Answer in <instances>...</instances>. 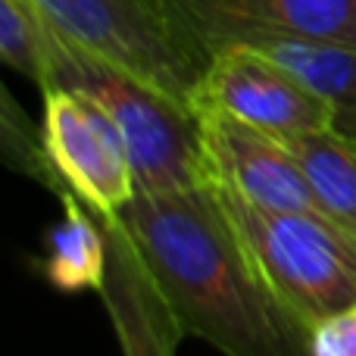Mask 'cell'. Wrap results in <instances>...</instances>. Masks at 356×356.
<instances>
[{
    "mask_svg": "<svg viewBox=\"0 0 356 356\" xmlns=\"http://www.w3.org/2000/svg\"><path fill=\"white\" fill-rule=\"evenodd\" d=\"M47 88L79 91L110 113L129 147L138 191L163 194L207 181L197 113L125 75L122 69L85 54L56 29L50 38V72L44 91Z\"/></svg>",
    "mask_w": 356,
    "mask_h": 356,
    "instance_id": "cell-2",
    "label": "cell"
},
{
    "mask_svg": "<svg viewBox=\"0 0 356 356\" xmlns=\"http://www.w3.org/2000/svg\"><path fill=\"white\" fill-rule=\"evenodd\" d=\"M238 44L284 69L297 85L325 104L332 131L356 141V47L288 31H257L241 38Z\"/></svg>",
    "mask_w": 356,
    "mask_h": 356,
    "instance_id": "cell-10",
    "label": "cell"
},
{
    "mask_svg": "<svg viewBox=\"0 0 356 356\" xmlns=\"http://www.w3.org/2000/svg\"><path fill=\"white\" fill-rule=\"evenodd\" d=\"M54 29L31 0H0V56L10 69L44 91Z\"/></svg>",
    "mask_w": 356,
    "mask_h": 356,
    "instance_id": "cell-13",
    "label": "cell"
},
{
    "mask_svg": "<svg viewBox=\"0 0 356 356\" xmlns=\"http://www.w3.org/2000/svg\"><path fill=\"white\" fill-rule=\"evenodd\" d=\"M209 56L257 31L322 38L356 47V0H156Z\"/></svg>",
    "mask_w": 356,
    "mask_h": 356,
    "instance_id": "cell-8",
    "label": "cell"
},
{
    "mask_svg": "<svg viewBox=\"0 0 356 356\" xmlns=\"http://www.w3.org/2000/svg\"><path fill=\"white\" fill-rule=\"evenodd\" d=\"M197 104L216 106L266 135H275L278 141L332 129L325 104L272 60L241 44L216 50Z\"/></svg>",
    "mask_w": 356,
    "mask_h": 356,
    "instance_id": "cell-7",
    "label": "cell"
},
{
    "mask_svg": "<svg viewBox=\"0 0 356 356\" xmlns=\"http://www.w3.org/2000/svg\"><path fill=\"white\" fill-rule=\"evenodd\" d=\"M313 356H356V307L313 328Z\"/></svg>",
    "mask_w": 356,
    "mask_h": 356,
    "instance_id": "cell-15",
    "label": "cell"
},
{
    "mask_svg": "<svg viewBox=\"0 0 356 356\" xmlns=\"http://www.w3.org/2000/svg\"><path fill=\"white\" fill-rule=\"evenodd\" d=\"M41 94V131L56 175L69 194L100 219H119V213L135 200L138 181L116 122L104 106L79 91L47 88Z\"/></svg>",
    "mask_w": 356,
    "mask_h": 356,
    "instance_id": "cell-5",
    "label": "cell"
},
{
    "mask_svg": "<svg viewBox=\"0 0 356 356\" xmlns=\"http://www.w3.org/2000/svg\"><path fill=\"white\" fill-rule=\"evenodd\" d=\"M110 238V269L100 288L110 325L122 347V356H175L178 332L169 307L163 303L150 272L144 269L129 232L119 219H104Z\"/></svg>",
    "mask_w": 356,
    "mask_h": 356,
    "instance_id": "cell-9",
    "label": "cell"
},
{
    "mask_svg": "<svg viewBox=\"0 0 356 356\" xmlns=\"http://www.w3.org/2000/svg\"><path fill=\"white\" fill-rule=\"evenodd\" d=\"M194 113L209 184L263 209L319 213L313 188L284 141L209 104H197Z\"/></svg>",
    "mask_w": 356,
    "mask_h": 356,
    "instance_id": "cell-6",
    "label": "cell"
},
{
    "mask_svg": "<svg viewBox=\"0 0 356 356\" xmlns=\"http://www.w3.org/2000/svg\"><path fill=\"white\" fill-rule=\"evenodd\" d=\"M234 234L272 294L307 325L356 307V238L319 213L263 209L216 188Z\"/></svg>",
    "mask_w": 356,
    "mask_h": 356,
    "instance_id": "cell-3",
    "label": "cell"
},
{
    "mask_svg": "<svg viewBox=\"0 0 356 356\" xmlns=\"http://www.w3.org/2000/svg\"><path fill=\"white\" fill-rule=\"evenodd\" d=\"M284 144L300 163L319 213L356 238V141L319 129L288 138Z\"/></svg>",
    "mask_w": 356,
    "mask_h": 356,
    "instance_id": "cell-12",
    "label": "cell"
},
{
    "mask_svg": "<svg viewBox=\"0 0 356 356\" xmlns=\"http://www.w3.org/2000/svg\"><path fill=\"white\" fill-rule=\"evenodd\" d=\"M66 41L194 110L213 56L156 0H31Z\"/></svg>",
    "mask_w": 356,
    "mask_h": 356,
    "instance_id": "cell-4",
    "label": "cell"
},
{
    "mask_svg": "<svg viewBox=\"0 0 356 356\" xmlns=\"http://www.w3.org/2000/svg\"><path fill=\"white\" fill-rule=\"evenodd\" d=\"M3 156L16 172L35 178L38 184H44L47 191H54L56 197L69 194L63 178L56 175L54 163H50L47 144H44V131L31 129V122L19 113V106L6 97L3 110Z\"/></svg>",
    "mask_w": 356,
    "mask_h": 356,
    "instance_id": "cell-14",
    "label": "cell"
},
{
    "mask_svg": "<svg viewBox=\"0 0 356 356\" xmlns=\"http://www.w3.org/2000/svg\"><path fill=\"white\" fill-rule=\"evenodd\" d=\"M119 222L184 338L225 356H313V334L263 282L209 181L138 191Z\"/></svg>",
    "mask_w": 356,
    "mask_h": 356,
    "instance_id": "cell-1",
    "label": "cell"
},
{
    "mask_svg": "<svg viewBox=\"0 0 356 356\" xmlns=\"http://www.w3.org/2000/svg\"><path fill=\"white\" fill-rule=\"evenodd\" d=\"M60 200L63 219L47 232V247L41 257L44 278L63 294H100L110 269V238L104 219L75 194H63Z\"/></svg>",
    "mask_w": 356,
    "mask_h": 356,
    "instance_id": "cell-11",
    "label": "cell"
}]
</instances>
